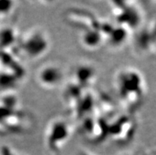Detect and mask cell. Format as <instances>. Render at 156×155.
Here are the masks:
<instances>
[{
	"mask_svg": "<svg viewBox=\"0 0 156 155\" xmlns=\"http://www.w3.org/2000/svg\"><path fill=\"white\" fill-rule=\"evenodd\" d=\"M51 39L46 30L34 27L20 35L15 55L30 60L41 59L51 48Z\"/></svg>",
	"mask_w": 156,
	"mask_h": 155,
	"instance_id": "6da1fadb",
	"label": "cell"
},
{
	"mask_svg": "<svg viewBox=\"0 0 156 155\" xmlns=\"http://www.w3.org/2000/svg\"><path fill=\"white\" fill-rule=\"evenodd\" d=\"M115 85L121 100L126 107L133 108L142 100L143 81L141 75L133 69H121L116 75Z\"/></svg>",
	"mask_w": 156,
	"mask_h": 155,
	"instance_id": "7a4b0ae2",
	"label": "cell"
},
{
	"mask_svg": "<svg viewBox=\"0 0 156 155\" xmlns=\"http://www.w3.org/2000/svg\"><path fill=\"white\" fill-rule=\"evenodd\" d=\"M73 127L63 118L56 117L48 123L44 132V144L52 153H58L71 139Z\"/></svg>",
	"mask_w": 156,
	"mask_h": 155,
	"instance_id": "3957f363",
	"label": "cell"
},
{
	"mask_svg": "<svg viewBox=\"0 0 156 155\" xmlns=\"http://www.w3.org/2000/svg\"><path fill=\"white\" fill-rule=\"evenodd\" d=\"M64 71L59 65L48 63L38 68L36 73V81L44 90H54L63 83Z\"/></svg>",
	"mask_w": 156,
	"mask_h": 155,
	"instance_id": "277c9868",
	"label": "cell"
},
{
	"mask_svg": "<svg viewBox=\"0 0 156 155\" xmlns=\"http://www.w3.org/2000/svg\"><path fill=\"white\" fill-rule=\"evenodd\" d=\"M98 71L96 67L90 63H78L72 72L71 82L79 87L89 89L96 82Z\"/></svg>",
	"mask_w": 156,
	"mask_h": 155,
	"instance_id": "5b68a950",
	"label": "cell"
},
{
	"mask_svg": "<svg viewBox=\"0 0 156 155\" xmlns=\"http://www.w3.org/2000/svg\"><path fill=\"white\" fill-rule=\"evenodd\" d=\"M18 58L14 53L0 50V71L10 73L21 79H23L26 71Z\"/></svg>",
	"mask_w": 156,
	"mask_h": 155,
	"instance_id": "8992f818",
	"label": "cell"
},
{
	"mask_svg": "<svg viewBox=\"0 0 156 155\" xmlns=\"http://www.w3.org/2000/svg\"><path fill=\"white\" fill-rule=\"evenodd\" d=\"M67 18L70 23L75 26H79L83 30H90L98 28L99 20H97L95 16L84 10H70L67 13Z\"/></svg>",
	"mask_w": 156,
	"mask_h": 155,
	"instance_id": "52a82bcc",
	"label": "cell"
},
{
	"mask_svg": "<svg viewBox=\"0 0 156 155\" xmlns=\"http://www.w3.org/2000/svg\"><path fill=\"white\" fill-rule=\"evenodd\" d=\"M21 34L13 26H7L0 30V50L14 53Z\"/></svg>",
	"mask_w": 156,
	"mask_h": 155,
	"instance_id": "ba28073f",
	"label": "cell"
},
{
	"mask_svg": "<svg viewBox=\"0 0 156 155\" xmlns=\"http://www.w3.org/2000/svg\"><path fill=\"white\" fill-rule=\"evenodd\" d=\"M80 42L83 47L90 51L97 50L102 46L105 39L98 28L83 30L80 36Z\"/></svg>",
	"mask_w": 156,
	"mask_h": 155,
	"instance_id": "9c48e42d",
	"label": "cell"
},
{
	"mask_svg": "<svg viewBox=\"0 0 156 155\" xmlns=\"http://www.w3.org/2000/svg\"><path fill=\"white\" fill-rule=\"evenodd\" d=\"M22 79L10 73L0 71V91L10 93L19 84Z\"/></svg>",
	"mask_w": 156,
	"mask_h": 155,
	"instance_id": "30bf717a",
	"label": "cell"
},
{
	"mask_svg": "<svg viewBox=\"0 0 156 155\" xmlns=\"http://www.w3.org/2000/svg\"><path fill=\"white\" fill-rule=\"evenodd\" d=\"M17 8V2L0 0V20L10 17L14 14Z\"/></svg>",
	"mask_w": 156,
	"mask_h": 155,
	"instance_id": "8fae6325",
	"label": "cell"
}]
</instances>
